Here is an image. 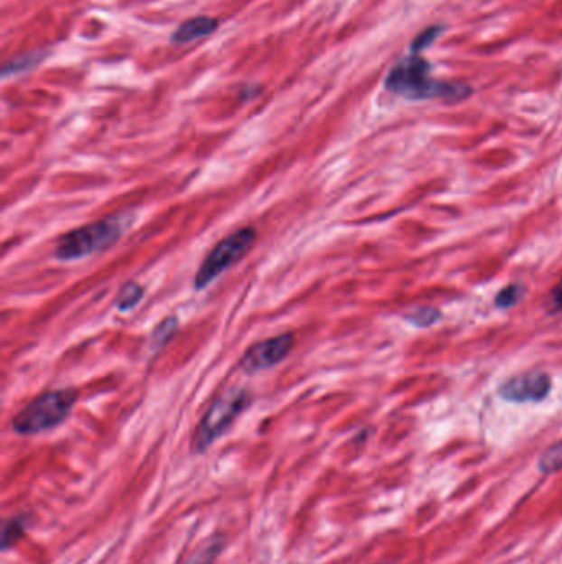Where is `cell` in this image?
<instances>
[{
	"label": "cell",
	"mask_w": 562,
	"mask_h": 564,
	"mask_svg": "<svg viewBox=\"0 0 562 564\" xmlns=\"http://www.w3.org/2000/svg\"><path fill=\"white\" fill-rule=\"evenodd\" d=\"M223 546L221 538H210L203 545L198 546L197 551L190 556L185 564H213Z\"/></svg>",
	"instance_id": "cell-12"
},
{
	"label": "cell",
	"mask_w": 562,
	"mask_h": 564,
	"mask_svg": "<svg viewBox=\"0 0 562 564\" xmlns=\"http://www.w3.org/2000/svg\"><path fill=\"white\" fill-rule=\"evenodd\" d=\"M295 339L291 332L261 340L244 352L243 357L239 360V368L248 375H256L259 371L276 367L289 357Z\"/></svg>",
	"instance_id": "cell-6"
},
{
	"label": "cell",
	"mask_w": 562,
	"mask_h": 564,
	"mask_svg": "<svg viewBox=\"0 0 562 564\" xmlns=\"http://www.w3.org/2000/svg\"><path fill=\"white\" fill-rule=\"evenodd\" d=\"M27 527H29V520L25 515H15L5 520L2 528V551H7L12 546L17 545V541L25 535Z\"/></svg>",
	"instance_id": "cell-9"
},
{
	"label": "cell",
	"mask_w": 562,
	"mask_h": 564,
	"mask_svg": "<svg viewBox=\"0 0 562 564\" xmlns=\"http://www.w3.org/2000/svg\"><path fill=\"white\" fill-rule=\"evenodd\" d=\"M42 60L40 55H29V57H23L22 60H15V61H10L7 65L4 66V71L2 75L9 76L10 73H19L27 70L30 66L37 65L38 61Z\"/></svg>",
	"instance_id": "cell-17"
},
{
	"label": "cell",
	"mask_w": 562,
	"mask_h": 564,
	"mask_svg": "<svg viewBox=\"0 0 562 564\" xmlns=\"http://www.w3.org/2000/svg\"><path fill=\"white\" fill-rule=\"evenodd\" d=\"M385 86L388 91L416 101L434 98L460 101L472 93L467 85L434 80L431 76V63L426 61L419 53H413L394 66L386 78Z\"/></svg>",
	"instance_id": "cell-1"
},
{
	"label": "cell",
	"mask_w": 562,
	"mask_h": 564,
	"mask_svg": "<svg viewBox=\"0 0 562 564\" xmlns=\"http://www.w3.org/2000/svg\"><path fill=\"white\" fill-rule=\"evenodd\" d=\"M523 291L525 289L520 284H511L505 289H501V291L498 292L497 301H495L497 307H500V309L513 307L523 297Z\"/></svg>",
	"instance_id": "cell-14"
},
{
	"label": "cell",
	"mask_w": 562,
	"mask_h": 564,
	"mask_svg": "<svg viewBox=\"0 0 562 564\" xmlns=\"http://www.w3.org/2000/svg\"><path fill=\"white\" fill-rule=\"evenodd\" d=\"M546 309L549 311V314L562 311V279L554 286L553 291L549 292Z\"/></svg>",
	"instance_id": "cell-18"
},
{
	"label": "cell",
	"mask_w": 562,
	"mask_h": 564,
	"mask_svg": "<svg viewBox=\"0 0 562 564\" xmlns=\"http://www.w3.org/2000/svg\"><path fill=\"white\" fill-rule=\"evenodd\" d=\"M177 317H167V319L162 320L159 325H157L155 329L152 330V334H150V350L157 352V350L164 347V345H165V343H167V342L173 337V334L177 332Z\"/></svg>",
	"instance_id": "cell-11"
},
{
	"label": "cell",
	"mask_w": 562,
	"mask_h": 564,
	"mask_svg": "<svg viewBox=\"0 0 562 564\" xmlns=\"http://www.w3.org/2000/svg\"><path fill=\"white\" fill-rule=\"evenodd\" d=\"M441 32L442 27H429V29L424 30L421 35L414 40L413 47H411L413 53H419L424 48L432 45L436 42V38L441 35Z\"/></svg>",
	"instance_id": "cell-16"
},
{
	"label": "cell",
	"mask_w": 562,
	"mask_h": 564,
	"mask_svg": "<svg viewBox=\"0 0 562 564\" xmlns=\"http://www.w3.org/2000/svg\"><path fill=\"white\" fill-rule=\"evenodd\" d=\"M258 240V231L253 226H244L236 230L231 235L223 238L218 245L208 253L203 263L200 264L195 274V289H205L216 277L226 273L231 266L241 261L248 251L253 248Z\"/></svg>",
	"instance_id": "cell-5"
},
{
	"label": "cell",
	"mask_w": 562,
	"mask_h": 564,
	"mask_svg": "<svg viewBox=\"0 0 562 564\" xmlns=\"http://www.w3.org/2000/svg\"><path fill=\"white\" fill-rule=\"evenodd\" d=\"M78 400L75 390H53L37 396L12 419V429L20 436H35L65 423Z\"/></svg>",
	"instance_id": "cell-2"
},
{
	"label": "cell",
	"mask_w": 562,
	"mask_h": 564,
	"mask_svg": "<svg viewBox=\"0 0 562 564\" xmlns=\"http://www.w3.org/2000/svg\"><path fill=\"white\" fill-rule=\"evenodd\" d=\"M439 317H441V312L436 311L432 307H421V309H416L413 314L407 315L409 322H413L419 327H429L432 324H436Z\"/></svg>",
	"instance_id": "cell-15"
},
{
	"label": "cell",
	"mask_w": 562,
	"mask_h": 564,
	"mask_svg": "<svg viewBox=\"0 0 562 564\" xmlns=\"http://www.w3.org/2000/svg\"><path fill=\"white\" fill-rule=\"evenodd\" d=\"M124 228V217L121 215L75 228L58 240L55 258L60 261H76L89 254L106 251L121 240Z\"/></svg>",
	"instance_id": "cell-3"
},
{
	"label": "cell",
	"mask_w": 562,
	"mask_h": 564,
	"mask_svg": "<svg viewBox=\"0 0 562 564\" xmlns=\"http://www.w3.org/2000/svg\"><path fill=\"white\" fill-rule=\"evenodd\" d=\"M216 29H218V20L208 17V15H200V17H193V19L183 22L173 32L172 42L178 43V45H183V43L195 42L198 38L208 37L216 32Z\"/></svg>",
	"instance_id": "cell-8"
},
{
	"label": "cell",
	"mask_w": 562,
	"mask_h": 564,
	"mask_svg": "<svg viewBox=\"0 0 562 564\" xmlns=\"http://www.w3.org/2000/svg\"><path fill=\"white\" fill-rule=\"evenodd\" d=\"M538 467L543 474H553L562 469V441L551 446L544 452L541 459L538 462Z\"/></svg>",
	"instance_id": "cell-13"
},
{
	"label": "cell",
	"mask_w": 562,
	"mask_h": 564,
	"mask_svg": "<svg viewBox=\"0 0 562 564\" xmlns=\"http://www.w3.org/2000/svg\"><path fill=\"white\" fill-rule=\"evenodd\" d=\"M253 396L244 388H229L216 398L198 423L193 436V451L207 452L220 437H223L236 419L251 406Z\"/></svg>",
	"instance_id": "cell-4"
},
{
	"label": "cell",
	"mask_w": 562,
	"mask_h": 564,
	"mask_svg": "<svg viewBox=\"0 0 562 564\" xmlns=\"http://www.w3.org/2000/svg\"><path fill=\"white\" fill-rule=\"evenodd\" d=\"M142 299H144V287L139 282L129 281L126 282L117 292L116 306L119 311L127 312L134 309Z\"/></svg>",
	"instance_id": "cell-10"
},
{
	"label": "cell",
	"mask_w": 562,
	"mask_h": 564,
	"mask_svg": "<svg viewBox=\"0 0 562 564\" xmlns=\"http://www.w3.org/2000/svg\"><path fill=\"white\" fill-rule=\"evenodd\" d=\"M551 391V378L543 371H531L515 376L500 386V396L511 403L543 401Z\"/></svg>",
	"instance_id": "cell-7"
}]
</instances>
